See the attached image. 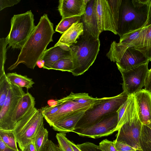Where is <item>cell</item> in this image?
I'll return each mask as SVG.
<instances>
[{
    "label": "cell",
    "instance_id": "35",
    "mask_svg": "<svg viewBox=\"0 0 151 151\" xmlns=\"http://www.w3.org/2000/svg\"><path fill=\"white\" fill-rule=\"evenodd\" d=\"M41 151H63L59 146L48 139Z\"/></svg>",
    "mask_w": 151,
    "mask_h": 151
},
{
    "label": "cell",
    "instance_id": "11",
    "mask_svg": "<svg viewBox=\"0 0 151 151\" xmlns=\"http://www.w3.org/2000/svg\"><path fill=\"white\" fill-rule=\"evenodd\" d=\"M117 112L107 114L93 125L86 128L75 129L72 132L82 137L97 138L109 135L117 131Z\"/></svg>",
    "mask_w": 151,
    "mask_h": 151
},
{
    "label": "cell",
    "instance_id": "7",
    "mask_svg": "<svg viewBox=\"0 0 151 151\" xmlns=\"http://www.w3.org/2000/svg\"><path fill=\"white\" fill-rule=\"evenodd\" d=\"M122 0H95L94 11L100 34L109 31L117 35L120 7Z\"/></svg>",
    "mask_w": 151,
    "mask_h": 151
},
{
    "label": "cell",
    "instance_id": "31",
    "mask_svg": "<svg viewBox=\"0 0 151 151\" xmlns=\"http://www.w3.org/2000/svg\"><path fill=\"white\" fill-rule=\"evenodd\" d=\"M62 99H60L55 101V104L49 106H47L41 108L42 113L44 118L45 119L55 113L60 108Z\"/></svg>",
    "mask_w": 151,
    "mask_h": 151
},
{
    "label": "cell",
    "instance_id": "27",
    "mask_svg": "<svg viewBox=\"0 0 151 151\" xmlns=\"http://www.w3.org/2000/svg\"><path fill=\"white\" fill-rule=\"evenodd\" d=\"M81 17L75 16L62 19L57 26L55 31L63 34L72 25L77 22H80Z\"/></svg>",
    "mask_w": 151,
    "mask_h": 151
},
{
    "label": "cell",
    "instance_id": "14",
    "mask_svg": "<svg viewBox=\"0 0 151 151\" xmlns=\"http://www.w3.org/2000/svg\"><path fill=\"white\" fill-rule=\"evenodd\" d=\"M137 113L142 124L151 120V93L142 89L134 95Z\"/></svg>",
    "mask_w": 151,
    "mask_h": 151
},
{
    "label": "cell",
    "instance_id": "43",
    "mask_svg": "<svg viewBox=\"0 0 151 151\" xmlns=\"http://www.w3.org/2000/svg\"><path fill=\"white\" fill-rule=\"evenodd\" d=\"M136 151H143L141 149V150H137Z\"/></svg>",
    "mask_w": 151,
    "mask_h": 151
},
{
    "label": "cell",
    "instance_id": "9",
    "mask_svg": "<svg viewBox=\"0 0 151 151\" xmlns=\"http://www.w3.org/2000/svg\"><path fill=\"white\" fill-rule=\"evenodd\" d=\"M25 93L22 88L11 83L6 99L0 109V130H14L16 126L15 117L17 106Z\"/></svg>",
    "mask_w": 151,
    "mask_h": 151
},
{
    "label": "cell",
    "instance_id": "30",
    "mask_svg": "<svg viewBox=\"0 0 151 151\" xmlns=\"http://www.w3.org/2000/svg\"><path fill=\"white\" fill-rule=\"evenodd\" d=\"M0 76L5 73L4 65L6 59V46L8 44L7 37L1 38L0 40Z\"/></svg>",
    "mask_w": 151,
    "mask_h": 151
},
{
    "label": "cell",
    "instance_id": "38",
    "mask_svg": "<svg viewBox=\"0 0 151 151\" xmlns=\"http://www.w3.org/2000/svg\"><path fill=\"white\" fill-rule=\"evenodd\" d=\"M144 89L151 93V68L149 70L145 80Z\"/></svg>",
    "mask_w": 151,
    "mask_h": 151
},
{
    "label": "cell",
    "instance_id": "8",
    "mask_svg": "<svg viewBox=\"0 0 151 151\" xmlns=\"http://www.w3.org/2000/svg\"><path fill=\"white\" fill-rule=\"evenodd\" d=\"M11 29L8 36V48L21 49L35 26L31 10L14 15L11 21Z\"/></svg>",
    "mask_w": 151,
    "mask_h": 151
},
{
    "label": "cell",
    "instance_id": "6",
    "mask_svg": "<svg viewBox=\"0 0 151 151\" xmlns=\"http://www.w3.org/2000/svg\"><path fill=\"white\" fill-rule=\"evenodd\" d=\"M106 56L116 62L119 70H127L145 63L149 60L134 47H128L114 41Z\"/></svg>",
    "mask_w": 151,
    "mask_h": 151
},
{
    "label": "cell",
    "instance_id": "41",
    "mask_svg": "<svg viewBox=\"0 0 151 151\" xmlns=\"http://www.w3.org/2000/svg\"><path fill=\"white\" fill-rule=\"evenodd\" d=\"M151 24V0H150L147 21L145 27Z\"/></svg>",
    "mask_w": 151,
    "mask_h": 151
},
{
    "label": "cell",
    "instance_id": "26",
    "mask_svg": "<svg viewBox=\"0 0 151 151\" xmlns=\"http://www.w3.org/2000/svg\"><path fill=\"white\" fill-rule=\"evenodd\" d=\"M11 87V83L4 73L0 76V109L4 103Z\"/></svg>",
    "mask_w": 151,
    "mask_h": 151
},
{
    "label": "cell",
    "instance_id": "33",
    "mask_svg": "<svg viewBox=\"0 0 151 151\" xmlns=\"http://www.w3.org/2000/svg\"><path fill=\"white\" fill-rule=\"evenodd\" d=\"M76 145L81 151H102L99 146L91 142H86Z\"/></svg>",
    "mask_w": 151,
    "mask_h": 151
},
{
    "label": "cell",
    "instance_id": "42",
    "mask_svg": "<svg viewBox=\"0 0 151 151\" xmlns=\"http://www.w3.org/2000/svg\"><path fill=\"white\" fill-rule=\"evenodd\" d=\"M68 141L70 145L74 151H81L77 147L76 145L75 144L72 142L68 139Z\"/></svg>",
    "mask_w": 151,
    "mask_h": 151
},
{
    "label": "cell",
    "instance_id": "17",
    "mask_svg": "<svg viewBox=\"0 0 151 151\" xmlns=\"http://www.w3.org/2000/svg\"><path fill=\"white\" fill-rule=\"evenodd\" d=\"M86 111H75L64 117L53 124L52 127V129L61 133L72 132Z\"/></svg>",
    "mask_w": 151,
    "mask_h": 151
},
{
    "label": "cell",
    "instance_id": "25",
    "mask_svg": "<svg viewBox=\"0 0 151 151\" xmlns=\"http://www.w3.org/2000/svg\"><path fill=\"white\" fill-rule=\"evenodd\" d=\"M48 132L42 126L37 132L33 140L37 151H41L48 139Z\"/></svg>",
    "mask_w": 151,
    "mask_h": 151
},
{
    "label": "cell",
    "instance_id": "40",
    "mask_svg": "<svg viewBox=\"0 0 151 151\" xmlns=\"http://www.w3.org/2000/svg\"><path fill=\"white\" fill-rule=\"evenodd\" d=\"M21 151H37L33 140Z\"/></svg>",
    "mask_w": 151,
    "mask_h": 151
},
{
    "label": "cell",
    "instance_id": "21",
    "mask_svg": "<svg viewBox=\"0 0 151 151\" xmlns=\"http://www.w3.org/2000/svg\"><path fill=\"white\" fill-rule=\"evenodd\" d=\"M35 102L34 97L29 92L23 95L20 100L15 117L16 125L29 111L35 107Z\"/></svg>",
    "mask_w": 151,
    "mask_h": 151
},
{
    "label": "cell",
    "instance_id": "2",
    "mask_svg": "<svg viewBox=\"0 0 151 151\" xmlns=\"http://www.w3.org/2000/svg\"><path fill=\"white\" fill-rule=\"evenodd\" d=\"M150 0H122L120 7L117 34L123 35L145 27Z\"/></svg>",
    "mask_w": 151,
    "mask_h": 151
},
{
    "label": "cell",
    "instance_id": "16",
    "mask_svg": "<svg viewBox=\"0 0 151 151\" xmlns=\"http://www.w3.org/2000/svg\"><path fill=\"white\" fill-rule=\"evenodd\" d=\"M71 56L72 54L70 47L64 45H55L46 50L40 60L43 63V68L48 70L57 61Z\"/></svg>",
    "mask_w": 151,
    "mask_h": 151
},
{
    "label": "cell",
    "instance_id": "1",
    "mask_svg": "<svg viewBox=\"0 0 151 151\" xmlns=\"http://www.w3.org/2000/svg\"><path fill=\"white\" fill-rule=\"evenodd\" d=\"M54 33L53 24L47 15L44 14L21 49L17 60L8 70H12L21 63L34 69L48 45L52 41Z\"/></svg>",
    "mask_w": 151,
    "mask_h": 151
},
{
    "label": "cell",
    "instance_id": "37",
    "mask_svg": "<svg viewBox=\"0 0 151 151\" xmlns=\"http://www.w3.org/2000/svg\"><path fill=\"white\" fill-rule=\"evenodd\" d=\"M20 1V0H0V10L7 7L13 6L19 3Z\"/></svg>",
    "mask_w": 151,
    "mask_h": 151
},
{
    "label": "cell",
    "instance_id": "28",
    "mask_svg": "<svg viewBox=\"0 0 151 151\" xmlns=\"http://www.w3.org/2000/svg\"><path fill=\"white\" fill-rule=\"evenodd\" d=\"M143 28L123 35L120 37L119 42L128 47H133L134 43L139 36Z\"/></svg>",
    "mask_w": 151,
    "mask_h": 151
},
{
    "label": "cell",
    "instance_id": "39",
    "mask_svg": "<svg viewBox=\"0 0 151 151\" xmlns=\"http://www.w3.org/2000/svg\"><path fill=\"white\" fill-rule=\"evenodd\" d=\"M0 151H17L7 146L0 138Z\"/></svg>",
    "mask_w": 151,
    "mask_h": 151
},
{
    "label": "cell",
    "instance_id": "15",
    "mask_svg": "<svg viewBox=\"0 0 151 151\" xmlns=\"http://www.w3.org/2000/svg\"><path fill=\"white\" fill-rule=\"evenodd\" d=\"M89 0H60L58 10L62 19L75 16L81 17L86 12Z\"/></svg>",
    "mask_w": 151,
    "mask_h": 151
},
{
    "label": "cell",
    "instance_id": "18",
    "mask_svg": "<svg viewBox=\"0 0 151 151\" xmlns=\"http://www.w3.org/2000/svg\"><path fill=\"white\" fill-rule=\"evenodd\" d=\"M95 1V0H89L87 4L85 13L81 17V19L83 24L84 30L99 38L100 34L94 11Z\"/></svg>",
    "mask_w": 151,
    "mask_h": 151
},
{
    "label": "cell",
    "instance_id": "19",
    "mask_svg": "<svg viewBox=\"0 0 151 151\" xmlns=\"http://www.w3.org/2000/svg\"><path fill=\"white\" fill-rule=\"evenodd\" d=\"M133 47L141 52L149 61H151V24L143 27Z\"/></svg>",
    "mask_w": 151,
    "mask_h": 151
},
{
    "label": "cell",
    "instance_id": "36",
    "mask_svg": "<svg viewBox=\"0 0 151 151\" xmlns=\"http://www.w3.org/2000/svg\"><path fill=\"white\" fill-rule=\"evenodd\" d=\"M115 146L117 151H136L137 149L130 146L114 140Z\"/></svg>",
    "mask_w": 151,
    "mask_h": 151
},
{
    "label": "cell",
    "instance_id": "29",
    "mask_svg": "<svg viewBox=\"0 0 151 151\" xmlns=\"http://www.w3.org/2000/svg\"><path fill=\"white\" fill-rule=\"evenodd\" d=\"M0 138L9 147L17 151H19L17 147V141L13 131L0 130Z\"/></svg>",
    "mask_w": 151,
    "mask_h": 151
},
{
    "label": "cell",
    "instance_id": "13",
    "mask_svg": "<svg viewBox=\"0 0 151 151\" xmlns=\"http://www.w3.org/2000/svg\"><path fill=\"white\" fill-rule=\"evenodd\" d=\"M80 95V93H74L71 92L68 96L62 98V101L58 111L45 119L50 127H52L54 124L61 118L73 112L81 110H87L96 103L81 104L73 100L79 97Z\"/></svg>",
    "mask_w": 151,
    "mask_h": 151
},
{
    "label": "cell",
    "instance_id": "23",
    "mask_svg": "<svg viewBox=\"0 0 151 151\" xmlns=\"http://www.w3.org/2000/svg\"><path fill=\"white\" fill-rule=\"evenodd\" d=\"M10 82L21 87H25L27 89L33 87L35 82L32 79L27 76H23L16 73H8L6 74Z\"/></svg>",
    "mask_w": 151,
    "mask_h": 151
},
{
    "label": "cell",
    "instance_id": "3",
    "mask_svg": "<svg viewBox=\"0 0 151 151\" xmlns=\"http://www.w3.org/2000/svg\"><path fill=\"white\" fill-rule=\"evenodd\" d=\"M99 39L84 30L76 43L70 47L73 68L71 73L75 76L83 74L95 61L100 50Z\"/></svg>",
    "mask_w": 151,
    "mask_h": 151
},
{
    "label": "cell",
    "instance_id": "12",
    "mask_svg": "<svg viewBox=\"0 0 151 151\" xmlns=\"http://www.w3.org/2000/svg\"><path fill=\"white\" fill-rule=\"evenodd\" d=\"M149 61L127 70H119L122 74L123 91L129 96L134 95L145 86L148 73Z\"/></svg>",
    "mask_w": 151,
    "mask_h": 151
},
{
    "label": "cell",
    "instance_id": "5",
    "mask_svg": "<svg viewBox=\"0 0 151 151\" xmlns=\"http://www.w3.org/2000/svg\"><path fill=\"white\" fill-rule=\"evenodd\" d=\"M43 118L41 109L35 107L17 122L13 131L21 151L32 141L44 125Z\"/></svg>",
    "mask_w": 151,
    "mask_h": 151
},
{
    "label": "cell",
    "instance_id": "4",
    "mask_svg": "<svg viewBox=\"0 0 151 151\" xmlns=\"http://www.w3.org/2000/svg\"><path fill=\"white\" fill-rule=\"evenodd\" d=\"M129 96L126 92L123 91L115 96L100 98L93 106L86 111L76 124L75 129L91 126L105 115L117 112Z\"/></svg>",
    "mask_w": 151,
    "mask_h": 151
},
{
    "label": "cell",
    "instance_id": "32",
    "mask_svg": "<svg viewBox=\"0 0 151 151\" xmlns=\"http://www.w3.org/2000/svg\"><path fill=\"white\" fill-rule=\"evenodd\" d=\"M56 137L58 146L63 151H74L66 136V133L59 132L57 133Z\"/></svg>",
    "mask_w": 151,
    "mask_h": 151
},
{
    "label": "cell",
    "instance_id": "22",
    "mask_svg": "<svg viewBox=\"0 0 151 151\" xmlns=\"http://www.w3.org/2000/svg\"><path fill=\"white\" fill-rule=\"evenodd\" d=\"M139 142L143 151H151V120L149 123L142 125Z\"/></svg>",
    "mask_w": 151,
    "mask_h": 151
},
{
    "label": "cell",
    "instance_id": "24",
    "mask_svg": "<svg viewBox=\"0 0 151 151\" xmlns=\"http://www.w3.org/2000/svg\"><path fill=\"white\" fill-rule=\"evenodd\" d=\"M73 68L72 56L61 59L55 63L49 68L71 72Z\"/></svg>",
    "mask_w": 151,
    "mask_h": 151
},
{
    "label": "cell",
    "instance_id": "20",
    "mask_svg": "<svg viewBox=\"0 0 151 151\" xmlns=\"http://www.w3.org/2000/svg\"><path fill=\"white\" fill-rule=\"evenodd\" d=\"M83 24L78 22L72 25L61 35L55 45H64L70 47L76 43L80 36L83 34Z\"/></svg>",
    "mask_w": 151,
    "mask_h": 151
},
{
    "label": "cell",
    "instance_id": "10",
    "mask_svg": "<svg viewBox=\"0 0 151 151\" xmlns=\"http://www.w3.org/2000/svg\"><path fill=\"white\" fill-rule=\"evenodd\" d=\"M142 125L138 115L136 105L127 122L118 131L115 140L127 144L137 150L141 149L139 138Z\"/></svg>",
    "mask_w": 151,
    "mask_h": 151
},
{
    "label": "cell",
    "instance_id": "34",
    "mask_svg": "<svg viewBox=\"0 0 151 151\" xmlns=\"http://www.w3.org/2000/svg\"><path fill=\"white\" fill-rule=\"evenodd\" d=\"M99 146L102 151H117L114 140L112 141L107 139H104L99 143Z\"/></svg>",
    "mask_w": 151,
    "mask_h": 151
}]
</instances>
